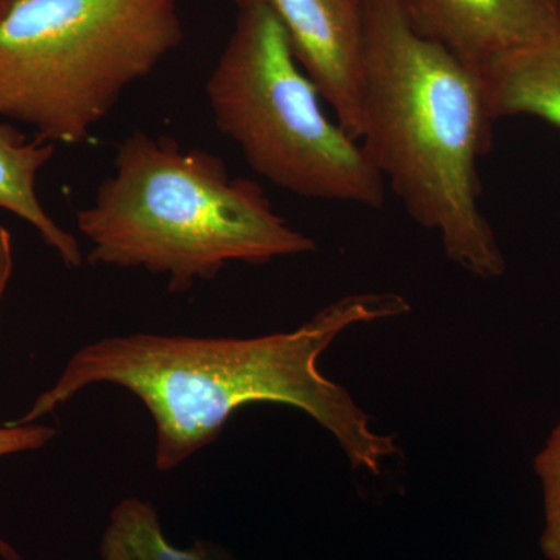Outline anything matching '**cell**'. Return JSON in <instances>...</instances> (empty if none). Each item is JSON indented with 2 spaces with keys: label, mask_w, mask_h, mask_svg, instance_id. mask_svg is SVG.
Here are the masks:
<instances>
[{
  "label": "cell",
  "mask_w": 560,
  "mask_h": 560,
  "mask_svg": "<svg viewBox=\"0 0 560 560\" xmlns=\"http://www.w3.org/2000/svg\"><path fill=\"white\" fill-rule=\"evenodd\" d=\"M55 147L39 138L28 140L14 125L0 120V210L38 232L66 267L80 268L86 257L79 241L51 219L36 191L39 173L55 156Z\"/></svg>",
  "instance_id": "ba28073f"
},
{
  "label": "cell",
  "mask_w": 560,
  "mask_h": 560,
  "mask_svg": "<svg viewBox=\"0 0 560 560\" xmlns=\"http://www.w3.org/2000/svg\"><path fill=\"white\" fill-rule=\"evenodd\" d=\"M544 489L545 526L540 550L548 560H560V420L534 459Z\"/></svg>",
  "instance_id": "8fae6325"
},
{
  "label": "cell",
  "mask_w": 560,
  "mask_h": 560,
  "mask_svg": "<svg viewBox=\"0 0 560 560\" xmlns=\"http://www.w3.org/2000/svg\"><path fill=\"white\" fill-rule=\"evenodd\" d=\"M57 436L54 427L43 423H7L0 425V458L16 453L35 452L46 447ZM0 559L22 560V556L13 545L0 537Z\"/></svg>",
  "instance_id": "7c38bea8"
},
{
  "label": "cell",
  "mask_w": 560,
  "mask_h": 560,
  "mask_svg": "<svg viewBox=\"0 0 560 560\" xmlns=\"http://www.w3.org/2000/svg\"><path fill=\"white\" fill-rule=\"evenodd\" d=\"M481 79L493 120L536 117L560 130V38L497 58Z\"/></svg>",
  "instance_id": "9c48e42d"
},
{
  "label": "cell",
  "mask_w": 560,
  "mask_h": 560,
  "mask_svg": "<svg viewBox=\"0 0 560 560\" xmlns=\"http://www.w3.org/2000/svg\"><path fill=\"white\" fill-rule=\"evenodd\" d=\"M408 312L399 294L363 293L331 302L296 330L264 337L102 338L77 350L58 381L14 423L38 422L90 386H119L150 411L154 463L168 471L212 444L238 408L272 401L307 412L334 434L353 469L378 475L382 460L399 452L396 440L372 431L370 416L316 363L348 327Z\"/></svg>",
  "instance_id": "6da1fadb"
},
{
  "label": "cell",
  "mask_w": 560,
  "mask_h": 560,
  "mask_svg": "<svg viewBox=\"0 0 560 560\" xmlns=\"http://www.w3.org/2000/svg\"><path fill=\"white\" fill-rule=\"evenodd\" d=\"M14 268L13 237L3 224H0V308Z\"/></svg>",
  "instance_id": "4fadbf2b"
},
{
  "label": "cell",
  "mask_w": 560,
  "mask_h": 560,
  "mask_svg": "<svg viewBox=\"0 0 560 560\" xmlns=\"http://www.w3.org/2000/svg\"><path fill=\"white\" fill-rule=\"evenodd\" d=\"M278 18L294 58L350 138L363 132V0H234Z\"/></svg>",
  "instance_id": "8992f818"
},
{
  "label": "cell",
  "mask_w": 560,
  "mask_h": 560,
  "mask_svg": "<svg viewBox=\"0 0 560 560\" xmlns=\"http://www.w3.org/2000/svg\"><path fill=\"white\" fill-rule=\"evenodd\" d=\"M13 2H14V0H0V14H2L3 11L9 9L11 3H13Z\"/></svg>",
  "instance_id": "5bb4252c"
},
{
  "label": "cell",
  "mask_w": 560,
  "mask_h": 560,
  "mask_svg": "<svg viewBox=\"0 0 560 560\" xmlns=\"http://www.w3.org/2000/svg\"><path fill=\"white\" fill-rule=\"evenodd\" d=\"M412 27L482 69L525 47L560 38V0H400Z\"/></svg>",
  "instance_id": "52a82bcc"
},
{
  "label": "cell",
  "mask_w": 560,
  "mask_h": 560,
  "mask_svg": "<svg viewBox=\"0 0 560 560\" xmlns=\"http://www.w3.org/2000/svg\"><path fill=\"white\" fill-rule=\"evenodd\" d=\"M206 95L221 135L261 178L307 200L385 205L382 176L359 140L330 119L267 7L238 5Z\"/></svg>",
  "instance_id": "5b68a950"
},
{
  "label": "cell",
  "mask_w": 560,
  "mask_h": 560,
  "mask_svg": "<svg viewBox=\"0 0 560 560\" xmlns=\"http://www.w3.org/2000/svg\"><path fill=\"white\" fill-rule=\"evenodd\" d=\"M360 143L408 215L441 235L445 256L482 279L506 259L480 206L478 162L492 149L481 73L420 35L400 0H363Z\"/></svg>",
  "instance_id": "7a4b0ae2"
},
{
  "label": "cell",
  "mask_w": 560,
  "mask_h": 560,
  "mask_svg": "<svg viewBox=\"0 0 560 560\" xmlns=\"http://www.w3.org/2000/svg\"><path fill=\"white\" fill-rule=\"evenodd\" d=\"M101 560H221L208 541L190 548L172 545L150 501L127 497L110 511L98 547Z\"/></svg>",
  "instance_id": "30bf717a"
},
{
  "label": "cell",
  "mask_w": 560,
  "mask_h": 560,
  "mask_svg": "<svg viewBox=\"0 0 560 560\" xmlns=\"http://www.w3.org/2000/svg\"><path fill=\"white\" fill-rule=\"evenodd\" d=\"M183 39L178 0H14L0 14V120L80 145Z\"/></svg>",
  "instance_id": "277c9868"
},
{
  "label": "cell",
  "mask_w": 560,
  "mask_h": 560,
  "mask_svg": "<svg viewBox=\"0 0 560 560\" xmlns=\"http://www.w3.org/2000/svg\"><path fill=\"white\" fill-rule=\"evenodd\" d=\"M86 261L165 276L171 293L212 280L230 264L264 265L316 250L276 213L260 186L231 178L221 158L135 131L114 172L75 215Z\"/></svg>",
  "instance_id": "3957f363"
}]
</instances>
